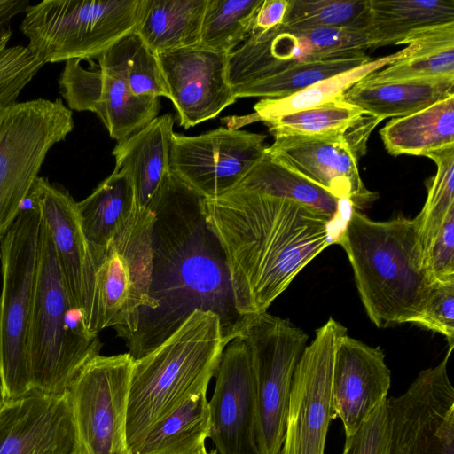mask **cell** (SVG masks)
<instances>
[{"label":"cell","instance_id":"1","mask_svg":"<svg viewBox=\"0 0 454 454\" xmlns=\"http://www.w3.org/2000/svg\"><path fill=\"white\" fill-rule=\"evenodd\" d=\"M204 198L170 170L147 206L154 215L149 295L157 307L116 331L134 360L162 344L196 310L215 313L228 342L250 317L236 307L226 256L206 220Z\"/></svg>","mask_w":454,"mask_h":454},{"label":"cell","instance_id":"2","mask_svg":"<svg viewBox=\"0 0 454 454\" xmlns=\"http://www.w3.org/2000/svg\"><path fill=\"white\" fill-rule=\"evenodd\" d=\"M206 220L224 251L236 307L267 311L300 271L338 239L330 218L296 201L238 184L204 198Z\"/></svg>","mask_w":454,"mask_h":454},{"label":"cell","instance_id":"3","mask_svg":"<svg viewBox=\"0 0 454 454\" xmlns=\"http://www.w3.org/2000/svg\"><path fill=\"white\" fill-rule=\"evenodd\" d=\"M336 244L348 256L371 321L380 328L413 324L435 283L415 219L373 221L351 207Z\"/></svg>","mask_w":454,"mask_h":454},{"label":"cell","instance_id":"4","mask_svg":"<svg viewBox=\"0 0 454 454\" xmlns=\"http://www.w3.org/2000/svg\"><path fill=\"white\" fill-rule=\"evenodd\" d=\"M227 343L219 317L196 310L162 344L134 361L127 411L131 454L156 423L207 389Z\"/></svg>","mask_w":454,"mask_h":454},{"label":"cell","instance_id":"5","mask_svg":"<svg viewBox=\"0 0 454 454\" xmlns=\"http://www.w3.org/2000/svg\"><path fill=\"white\" fill-rule=\"evenodd\" d=\"M42 219V218H41ZM102 343L74 308L50 232L41 222L33 307L27 341L30 390L62 394Z\"/></svg>","mask_w":454,"mask_h":454},{"label":"cell","instance_id":"6","mask_svg":"<svg viewBox=\"0 0 454 454\" xmlns=\"http://www.w3.org/2000/svg\"><path fill=\"white\" fill-rule=\"evenodd\" d=\"M153 220L152 210L137 203L105 247L89 250L82 315L90 333L126 328L157 307L149 295Z\"/></svg>","mask_w":454,"mask_h":454},{"label":"cell","instance_id":"7","mask_svg":"<svg viewBox=\"0 0 454 454\" xmlns=\"http://www.w3.org/2000/svg\"><path fill=\"white\" fill-rule=\"evenodd\" d=\"M146 0H44L29 4L20 26L44 64L97 59L136 33Z\"/></svg>","mask_w":454,"mask_h":454},{"label":"cell","instance_id":"8","mask_svg":"<svg viewBox=\"0 0 454 454\" xmlns=\"http://www.w3.org/2000/svg\"><path fill=\"white\" fill-rule=\"evenodd\" d=\"M39 209L30 204L0 240V397L9 399L30 391L27 341L37 272Z\"/></svg>","mask_w":454,"mask_h":454},{"label":"cell","instance_id":"9","mask_svg":"<svg viewBox=\"0 0 454 454\" xmlns=\"http://www.w3.org/2000/svg\"><path fill=\"white\" fill-rule=\"evenodd\" d=\"M62 99L15 102L0 112V240L13 223L50 149L74 129Z\"/></svg>","mask_w":454,"mask_h":454},{"label":"cell","instance_id":"10","mask_svg":"<svg viewBox=\"0 0 454 454\" xmlns=\"http://www.w3.org/2000/svg\"><path fill=\"white\" fill-rule=\"evenodd\" d=\"M239 336L252 359L259 454H281L292 382L308 334L265 311L250 317Z\"/></svg>","mask_w":454,"mask_h":454},{"label":"cell","instance_id":"11","mask_svg":"<svg viewBox=\"0 0 454 454\" xmlns=\"http://www.w3.org/2000/svg\"><path fill=\"white\" fill-rule=\"evenodd\" d=\"M130 354L91 358L67 388L75 454H131L127 442Z\"/></svg>","mask_w":454,"mask_h":454},{"label":"cell","instance_id":"12","mask_svg":"<svg viewBox=\"0 0 454 454\" xmlns=\"http://www.w3.org/2000/svg\"><path fill=\"white\" fill-rule=\"evenodd\" d=\"M369 49L365 30H288L280 25L251 33L228 55V80L235 90L296 63L364 56Z\"/></svg>","mask_w":454,"mask_h":454},{"label":"cell","instance_id":"13","mask_svg":"<svg viewBox=\"0 0 454 454\" xmlns=\"http://www.w3.org/2000/svg\"><path fill=\"white\" fill-rule=\"evenodd\" d=\"M348 333L330 317L316 330L294 372L281 454H325L329 424L335 417L332 399L334 355Z\"/></svg>","mask_w":454,"mask_h":454},{"label":"cell","instance_id":"14","mask_svg":"<svg viewBox=\"0 0 454 454\" xmlns=\"http://www.w3.org/2000/svg\"><path fill=\"white\" fill-rule=\"evenodd\" d=\"M452 350L421 371L405 393L387 399L389 454H454V388L448 374Z\"/></svg>","mask_w":454,"mask_h":454},{"label":"cell","instance_id":"15","mask_svg":"<svg viewBox=\"0 0 454 454\" xmlns=\"http://www.w3.org/2000/svg\"><path fill=\"white\" fill-rule=\"evenodd\" d=\"M266 136L218 128L197 136L175 133L170 170L205 198L235 187L264 155Z\"/></svg>","mask_w":454,"mask_h":454},{"label":"cell","instance_id":"16","mask_svg":"<svg viewBox=\"0 0 454 454\" xmlns=\"http://www.w3.org/2000/svg\"><path fill=\"white\" fill-rule=\"evenodd\" d=\"M211 400L210 434L218 454H259L256 392L249 348L238 336L225 346Z\"/></svg>","mask_w":454,"mask_h":454},{"label":"cell","instance_id":"17","mask_svg":"<svg viewBox=\"0 0 454 454\" xmlns=\"http://www.w3.org/2000/svg\"><path fill=\"white\" fill-rule=\"evenodd\" d=\"M354 137L345 134L274 137L266 153L276 161L355 208L377 198L359 174Z\"/></svg>","mask_w":454,"mask_h":454},{"label":"cell","instance_id":"18","mask_svg":"<svg viewBox=\"0 0 454 454\" xmlns=\"http://www.w3.org/2000/svg\"><path fill=\"white\" fill-rule=\"evenodd\" d=\"M228 55L200 45L156 54L179 124L188 129L236 102Z\"/></svg>","mask_w":454,"mask_h":454},{"label":"cell","instance_id":"19","mask_svg":"<svg viewBox=\"0 0 454 454\" xmlns=\"http://www.w3.org/2000/svg\"><path fill=\"white\" fill-rule=\"evenodd\" d=\"M59 87L70 110L96 114L118 143L144 128L160 111V98L137 96L122 79L94 65L85 68L79 59L65 62Z\"/></svg>","mask_w":454,"mask_h":454},{"label":"cell","instance_id":"20","mask_svg":"<svg viewBox=\"0 0 454 454\" xmlns=\"http://www.w3.org/2000/svg\"><path fill=\"white\" fill-rule=\"evenodd\" d=\"M0 454H75L67 391L0 399Z\"/></svg>","mask_w":454,"mask_h":454},{"label":"cell","instance_id":"21","mask_svg":"<svg viewBox=\"0 0 454 454\" xmlns=\"http://www.w3.org/2000/svg\"><path fill=\"white\" fill-rule=\"evenodd\" d=\"M391 372L380 347H371L347 333L333 361L332 399L346 437L352 435L373 410L387 399Z\"/></svg>","mask_w":454,"mask_h":454},{"label":"cell","instance_id":"22","mask_svg":"<svg viewBox=\"0 0 454 454\" xmlns=\"http://www.w3.org/2000/svg\"><path fill=\"white\" fill-rule=\"evenodd\" d=\"M27 199L39 209L55 247L72 302L82 314L89 248L81 226L77 202L65 188L42 176L35 180Z\"/></svg>","mask_w":454,"mask_h":454},{"label":"cell","instance_id":"23","mask_svg":"<svg viewBox=\"0 0 454 454\" xmlns=\"http://www.w3.org/2000/svg\"><path fill=\"white\" fill-rule=\"evenodd\" d=\"M174 119L169 114L157 116L144 128L119 142L112 153L114 170L131 181L137 204L147 207L170 171V147Z\"/></svg>","mask_w":454,"mask_h":454},{"label":"cell","instance_id":"24","mask_svg":"<svg viewBox=\"0 0 454 454\" xmlns=\"http://www.w3.org/2000/svg\"><path fill=\"white\" fill-rule=\"evenodd\" d=\"M454 95V78L417 79L380 83L357 82L340 99L380 121L403 117Z\"/></svg>","mask_w":454,"mask_h":454},{"label":"cell","instance_id":"25","mask_svg":"<svg viewBox=\"0 0 454 454\" xmlns=\"http://www.w3.org/2000/svg\"><path fill=\"white\" fill-rule=\"evenodd\" d=\"M398 44H415V51L360 82L454 78V22L435 24L413 30Z\"/></svg>","mask_w":454,"mask_h":454},{"label":"cell","instance_id":"26","mask_svg":"<svg viewBox=\"0 0 454 454\" xmlns=\"http://www.w3.org/2000/svg\"><path fill=\"white\" fill-rule=\"evenodd\" d=\"M392 155L426 156L454 146V95L414 114L390 120L380 130Z\"/></svg>","mask_w":454,"mask_h":454},{"label":"cell","instance_id":"27","mask_svg":"<svg viewBox=\"0 0 454 454\" xmlns=\"http://www.w3.org/2000/svg\"><path fill=\"white\" fill-rule=\"evenodd\" d=\"M207 0H146L136 31L154 54L199 45Z\"/></svg>","mask_w":454,"mask_h":454},{"label":"cell","instance_id":"28","mask_svg":"<svg viewBox=\"0 0 454 454\" xmlns=\"http://www.w3.org/2000/svg\"><path fill=\"white\" fill-rule=\"evenodd\" d=\"M454 22V0H369L370 49L398 44L418 28Z\"/></svg>","mask_w":454,"mask_h":454},{"label":"cell","instance_id":"29","mask_svg":"<svg viewBox=\"0 0 454 454\" xmlns=\"http://www.w3.org/2000/svg\"><path fill=\"white\" fill-rule=\"evenodd\" d=\"M207 389L186 399L156 423L134 454H199L210 434Z\"/></svg>","mask_w":454,"mask_h":454},{"label":"cell","instance_id":"30","mask_svg":"<svg viewBox=\"0 0 454 454\" xmlns=\"http://www.w3.org/2000/svg\"><path fill=\"white\" fill-rule=\"evenodd\" d=\"M129 178L114 170L84 200L76 203L89 250L105 247L137 205Z\"/></svg>","mask_w":454,"mask_h":454},{"label":"cell","instance_id":"31","mask_svg":"<svg viewBox=\"0 0 454 454\" xmlns=\"http://www.w3.org/2000/svg\"><path fill=\"white\" fill-rule=\"evenodd\" d=\"M262 122L274 137L345 134L363 139L376 127L370 114L344 102L340 98L301 111L266 119Z\"/></svg>","mask_w":454,"mask_h":454},{"label":"cell","instance_id":"32","mask_svg":"<svg viewBox=\"0 0 454 454\" xmlns=\"http://www.w3.org/2000/svg\"><path fill=\"white\" fill-rule=\"evenodd\" d=\"M415 50V44H407L396 52L333 74L292 96L262 98L254 106L253 120L262 121L336 100L370 74L409 57Z\"/></svg>","mask_w":454,"mask_h":454},{"label":"cell","instance_id":"33","mask_svg":"<svg viewBox=\"0 0 454 454\" xmlns=\"http://www.w3.org/2000/svg\"><path fill=\"white\" fill-rule=\"evenodd\" d=\"M239 184L303 204L333 221L340 218L348 201L337 199L323 188L284 167L273 160L266 151Z\"/></svg>","mask_w":454,"mask_h":454},{"label":"cell","instance_id":"34","mask_svg":"<svg viewBox=\"0 0 454 454\" xmlns=\"http://www.w3.org/2000/svg\"><path fill=\"white\" fill-rule=\"evenodd\" d=\"M96 59L99 68L122 79L133 94L170 99L156 54L137 33L123 37Z\"/></svg>","mask_w":454,"mask_h":454},{"label":"cell","instance_id":"35","mask_svg":"<svg viewBox=\"0 0 454 454\" xmlns=\"http://www.w3.org/2000/svg\"><path fill=\"white\" fill-rule=\"evenodd\" d=\"M369 55L296 63L270 77L233 90L236 98L292 96L333 74L372 60Z\"/></svg>","mask_w":454,"mask_h":454},{"label":"cell","instance_id":"36","mask_svg":"<svg viewBox=\"0 0 454 454\" xmlns=\"http://www.w3.org/2000/svg\"><path fill=\"white\" fill-rule=\"evenodd\" d=\"M262 0H207L199 45L230 54L251 33Z\"/></svg>","mask_w":454,"mask_h":454},{"label":"cell","instance_id":"37","mask_svg":"<svg viewBox=\"0 0 454 454\" xmlns=\"http://www.w3.org/2000/svg\"><path fill=\"white\" fill-rule=\"evenodd\" d=\"M369 0H289L281 26L288 30H366Z\"/></svg>","mask_w":454,"mask_h":454},{"label":"cell","instance_id":"38","mask_svg":"<svg viewBox=\"0 0 454 454\" xmlns=\"http://www.w3.org/2000/svg\"><path fill=\"white\" fill-rule=\"evenodd\" d=\"M425 157L432 160L437 169L428 186L425 204L414 218L424 254L447 214L454 207V146L429 153Z\"/></svg>","mask_w":454,"mask_h":454},{"label":"cell","instance_id":"39","mask_svg":"<svg viewBox=\"0 0 454 454\" xmlns=\"http://www.w3.org/2000/svg\"><path fill=\"white\" fill-rule=\"evenodd\" d=\"M387 399L373 410L352 435L346 437L342 454H389L390 427Z\"/></svg>","mask_w":454,"mask_h":454},{"label":"cell","instance_id":"40","mask_svg":"<svg viewBox=\"0 0 454 454\" xmlns=\"http://www.w3.org/2000/svg\"><path fill=\"white\" fill-rule=\"evenodd\" d=\"M414 325L442 334L454 348V280L435 282L431 295Z\"/></svg>","mask_w":454,"mask_h":454},{"label":"cell","instance_id":"41","mask_svg":"<svg viewBox=\"0 0 454 454\" xmlns=\"http://www.w3.org/2000/svg\"><path fill=\"white\" fill-rule=\"evenodd\" d=\"M424 255L434 282L454 280V207L447 214Z\"/></svg>","mask_w":454,"mask_h":454},{"label":"cell","instance_id":"42","mask_svg":"<svg viewBox=\"0 0 454 454\" xmlns=\"http://www.w3.org/2000/svg\"><path fill=\"white\" fill-rule=\"evenodd\" d=\"M288 2L289 0H262L254 19L251 33L264 32L280 26L284 20Z\"/></svg>","mask_w":454,"mask_h":454},{"label":"cell","instance_id":"43","mask_svg":"<svg viewBox=\"0 0 454 454\" xmlns=\"http://www.w3.org/2000/svg\"><path fill=\"white\" fill-rule=\"evenodd\" d=\"M15 18V10L7 0H0V32L11 27L12 20Z\"/></svg>","mask_w":454,"mask_h":454},{"label":"cell","instance_id":"44","mask_svg":"<svg viewBox=\"0 0 454 454\" xmlns=\"http://www.w3.org/2000/svg\"><path fill=\"white\" fill-rule=\"evenodd\" d=\"M199 454H218V453L216 452V450H212L211 451H209V452H208V451L205 449L204 450H202V451H201L200 453H199Z\"/></svg>","mask_w":454,"mask_h":454}]
</instances>
